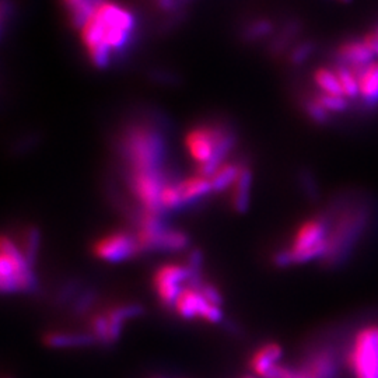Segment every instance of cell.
I'll use <instances>...</instances> for the list:
<instances>
[{
  "instance_id": "6da1fadb",
  "label": "cell",
  "mask_w": 378,
  "mask_h": 378,
  "mask_svg": "<svg viewBox=\"0 0 378 378\" xmlns=\"http://www.w3.org/2000/svg\"><path fill=\"white\" fill-rule=\"evenodd\" d=\"M133 30L135 17L126 7L111 0H98L93 14L80 28L82 42L95 68L105 69L111 62V52L123 49Z\"/></svg>"
},
{
  "instance_id": "7a4b0ae2",
  "label": "cell",
  "mask_w": 378,
  "mask_h": 378,
  "mask_svg": "<svg viewBox=\"0 0 378 378\" xmlns=\"http://www.w3.org/2000/svg\"><path fill=\"white\" fill-rule=\"evenodd\" d=\"M118 149L129 171L161 170L167 153L163 133L154 126L143 123L129 125L123 129Z\"/></svg>"
},
{
  "instance_id": "3957f363",
  "label": "cell",
  "mask_w": 378,
  "mask_h": 378,
  "mask_svg": "<svg viewBox=\"0 0 378 378\" xmlns=\"http://www.w3.org/2000/svg\"><path fill=\"white\" fill-rule=\"evenodd\" d=\"M0 288L4 294L31 293L37 288L32 267L27 262L21 248L7 236L0 241Z\"/></svg>"
},
{
  "instance_id": "277c9868",
  "label": "cell",
  "mask_w": 378,
  "mask_h": 378,
  "mask_svg": "<svg viewBox=\"0 0 378 378\" xmlns=\"http://www.w3.org/2000/svg\"><path fill=\"white\" fill-rule=\"evenodd\" d=\"M346 363L353 378H378V325L360 328L349 346Z\"/></svg>"
},
{
  "instance_id": "5b68a950",
  "label": "cell",
  "mask_w": 378,
  "mask_h": 378,
  "mask_svg": "<svg viewBox=\"0 0 378 378\" xmlns=\"http://www.w3.org/2000/svg\"><path fill=\"white\" fill-rule=\"evenodd\" d=\"M169 177L163 169L153 171H129L128 176V184L142 209L159 213H166L160 203V195Z\"/></svg>"
},
{
  "instance_id": "8992f818",
  "label": "cell",
  "mask_w": 378,
  "mask_h": 378,
  "mask_svg": "<svg viewBox=\"0 0 378 378\" xmlns=\"http://www.w3.org/2000/svg\"><path fill=\"white\" fill-rule=\"evenodd\" d=\"M93 254L101 261L118 264L136 257L140 254V251L135 234H129L126 231H115L95 241Z\"/></svg>"
},
{
  "instance_id": "52a82bcc",
  "label": "cell",
  "mask_w": 378,
  "mask_h": 378,
  "mask_svg": "<svg viewBox=\"0 0 378 378\" xmlns=\"http://www.w3.org/2000/svg\"><path fill=\"white\" fill-rule=\"evenodd\" d=\"M224 129L226 126L223 125H202L189 130L185 136V146L193 161L200 166L213 157L217 142Z\"/></svg>"
},
{
  "instance_id": "ba28073f",
  "label": "cell",
  "mask_w": 378,
  "mask_h": 378,
  "mask_svg": "<svg viewBox=\"0 0 378 378\" xmlns=\"http://www.w3.org/2000/svg\"><path fill=\"white\" fill-rule=\"evenodd\" d=\"M327 237H328V228H327L325 220L311 219L298 227L288 250H291L293 252L310 250L327 241Z\"/></svg>"
},
{
  "instance_id": "9c48e42d",
  "label": "cell",
  "mask_w": 378,
  "mask_h": 378,
  "mask_svg": "<svg viewBox=\"0 0 378 378\" xmlns=\"http://www.w3.org/2000/svg\"><path fill=\"white\" fill-rule=\"evenodd\" d=\"M310 378H336L338 376V360L336 355L324 349L312 353L304 365L300 367Z\"/></svg>"
},
{
  "instance_id": "30bf717a",
  "label": "cell",
  "mask_w": 378,
  "mask_h": 378,
  "mask_svg": "<svg viewBox=\"0 0 378 378\" xmlns=\"http://www.w3.org/2000/svg\"><path fill=\"white\" fill-rule=\"evenodd\" d=\"M143 311H145L143 307L139 305V304H125V305H121V307L111 308L109 311L105 312V317H106V321H108L111 345L118 342V339L121 338L123 324L128 319H133V318L142 315Z\"/></svg>"
},
{
  "instance_id": "8fae6325",
  "label": "cell",
  "mask_w": 378,
  "mask_h": 378,
  "mask_svg": "<svg viewBox=\"0 0 378 378\" xmlns=\"http://www.w3.org/2000/svg\"><path fill=\"white\" fill-rule=\"evenodd\" d=\"M338 56L343 62L345 66L349 68H360L366 66L370 62L376 61L373 51L363 41H348L342 44L338 49Z\"/></svg>"
},
{
  "instance_id": "7c38bea8",
  "label": "cell",
  "mask_w": 378,
  "mask_h": 378,
  "mask_svg": "<svg viewBox=\"0 0 378 378\" xmlns=\"http://www.w3.org/2000/svg\"><path fill=\"white\" fill-rule=\"evenodd\" d=\"M207 301L199 293V290L185 286L180 293L174 310L184 319L200 318Z\"/></svg>"
},
{
  "instance_id": "4fadbf2b",
  "label": "cell",
  "mask_w": 378,
  "mask_h": 378,
  "mask_svg": "<svg viewBox=\"0 0 378 378\" xmlns=\"http://www.w3.org/2000/svg\"><path fill=\"white\" fill-rule=\"evenodd\" d=\"M358 79L360 87V97L367 104L378 102V61H373L366 66L350 68Z\"/></svg>"
},
{
  "instance_id": "5bb4252c",
  "label": "cell",
  "mask_w": 378,
  "mask_h": 378,
  "mask_svg": "<svg viewBox=\"0 0 378 378\" xmlns=\"http://www.w3.org/2000/svg\"><path fill=\"white\" fill-rule=\"evenodd\" d=\"M282 348L278 343H267L262 348H260L252 359H251V367L260 377L265 378L272 367L278 365V362L282 358Z\"/></svg>"
},
{
  "instance_id": "9a60e30c",
  "label": "cell",
  "mask_w": 378,
  "mask_h": 378,
  "mask_svg": "<svg viewBox=\"0 0 378 378\" xmlns=\"http://www.w3.org/2000/svg\"><path fill=\"white\" fill-rule=\"evenodd\" d=\"M252 184V173L245 166H240V174L233 185L231 192V206L237 213H245L250 206V192Z\"/></svg>"
},
{
  "instance_id": "2e32d148",
  "label": "cell",
  "mask_w": 378,
  "mask_h": 378,
  "mask_svg": "<svg viewBox=\"0 0 378 378\" xmlns=\"http://www.w3.org/2000/svg\"><path fill=\"white\" fill-rule=\"evenodd\" d=\"M95 341L92 334H73V332H51L44 336V343L49 348H85L93 345Z\"/></svg>"
},
{
  "instance_id": "e0dca14e",
  "label": "cell",
  "mask_w": 378,
  "mask_h": 378,
  "mask_svg": "<svg viewBox=\"0 0 378 378\" xmlns=\"http://www.w3.org/2000/svg\"><path fill=\"white\" fill-rule=\"evenodd\" d=\"M178 189H180L184 206L192 205L213 192L210 180L200 177V176H193L183 181H178Z\"/></svg>"
},
{
  "instance_id": "ac0fdd59",
  "label": "cell",
  "mask_w": 378,
  "mask_h": 378,
  "mask_svg": "<svg viewBox=\"0 0 378 378\" xmlns=\"http://www.w3.org/2000/svg\"><path fill=\"white\" fill-rule=\"evenodd\" d=\"M189 245V237L180 230L166 228L157 240L156 250L159 252H180L187 250Z\"/></svg>"
},
{
  "instance_id": "d6986e66",
  "label": "cell",
  "mask_w": 378,
  "mask_h": 378,
  "mask_svg": "<svg viewBox=\"0 0 378 378\" xmlns=\"http://www.w3.org/2000/svg\"><path fill=\"white\" fill-rule=\"evenodd\" d=\"M190 278L188 268L183 265H176V264H167L160 267L154 276H153V284L161 286V284H183L188 282Z\"/></svg>"
},
{
  "instance_id": "ffe728a7",
  "label": "cell",
  "mask_w": 378,
  "mask_h": 378,
  "mask_svg": "<svg viewBox=\"0 0 378 378\" xmlns=\"http://www.w3.org/2000/svg\"><path fill=\"white\" fill-rule=\"evenodd\" d=\"M240 174V166L234 163H223L214 174L209 178L213 192L220 193L226 189L233 188Z\"/></svg>"
},
{
  "instance_id": "44dd1931",
  "label": "cell",
  "mask_w": 378,
  "mask_h": 378,
  "mask_svg": "<svg viewBox=\"0 0 378 378\" xmlns=\"http://www.w3.org/2000/svg\"><path fill=\"white\" fill-rule=\"evenodd\" d=\"M314 82L325 94L345 95L336 71L328 68H319L314 72Z\"/></svg>"
},
{
  "instance_id": "7402d4cb",
  "label": "cell",
  "mask_w": 378,
  "mask_h": 378,
  "mask_svg": "<svg viewBox=\"0 0 378 378\" xmlns=\"http://www.w3.org/2000/svg\"><path fill=\"white\" fill-rule=\"evenodd\" d=\"M160 203L164 212H170V210H177L184 207V202L178 189V183H173L171 180H169L164 187L161 189V195H160Z\"/></svg>"
},
{
  "instance_id": "603a6c76",
  "label": "cell",
  "mask_w": 378,
  "mask_h": 378,
  "mask_svg": "<svg viewBox=\"0 0 378 378\" xmlns=\"http://www.w3.org/2000/svg\"><path fill=\"white\" fill-rule=\"evenodd\" d=\"M39 245H41V233L37 227H30L24 236V241H23V254L27 260V262L34 267L35 261H37V255L39 251Z\"/></svg>"
},
{
  "instance_id": "cb8c5ba5",
  "label": "cell",
  "mask_w": 378,
  "mask_h": 378,
  "mask_svg": "<svg viewBox=\"0 0 378 378\" xmlns=\"http://www.w3.org/2000/svg\"><path fill=\"white\" fill-rule=\"evenodd\" d=\"M336 73L339 76L341 85H342V90L346 98H356L358 95H360V87H359V79L356 76V73L349 68V66H338Z\"/></svg>"
},
{
  "instance_id": "d4e9b609",
  "label": "cell",
  "mask_w": 378,
  "mask_h": 378,
  "mask_svg": "<svg viewBox=\"0 0 378 378\" xmlns=\"http://www.w3.org/2000/svg\"><path fill=\"white\" fill-rule=\"evenodd\" d=\"M90 329L95 341L104 345H111L109 342V329L105 314H97L90 319Z\"/></svg>"
},
{
  "instance_id": "484cf974",
  "label": "cell",
  "mask_w": 378,
  "mask_h": 378,
  "mask_svg": "<svg viewBox=\"0 0 378 378\" xmlns=\"http://www.w3.org/2000/svg\"><path fill=\"white\" fill-rule=\"evenodd\" d=\"M329 114L331 112H343L348 108V98L345 95L325 94L319 93L314 97Z\"/></svg>"
},
{
  "instance_id": "4316f807",
  "label": "cell",
  "mask_w": 378,
  "mask_h": 378,
  "mask_svg": "<svg viewBox=\"0 0 378 378\" xmlns=\"http://www.w3.org/2000/svg\"><path fill=\"white\" fill-rule=\"evenodd\" d=\"M305 112L317 123H325L329 118V112L315 98L305 102Z\"/></svg>"
},
{
  "instance_id": "83f0119b",
  "label": "cell",
  "mask_w": 378,
  "mask_h": 378,
  "mask_svg": "<svg viewBox=\"0 0 378 378\" xmlns=\"http://www.w3.org/2000/svg\"><path fill=\"white\" fill-rule=\"evenodd\" d=\"M197 290H199V293L203 295V298H205L207 303L221 307V304H223V297H221L220 291H219L213 284H207V282H202V284L199 286Z\"/></svg>"
},
{
  "instance_id": "f1b7e54d",
  "label": "cell",
  "mask_w": 378,
  "mask_h": 378,
  "mask_svg": "<svg viewBox=\"0 0 378 378\" xmlns=\"http://www.w3.org/2000/svg\"><path fill=\"white\" fill-rule=\"evenodd\" d=\"M223 311L219 305H214V304H210L207 303L202 315H200V319L206 321V322H210V324H217L223 319Z\"/></svg>"
},
{
  "instance_id": "f546056e",
  "label": "cell",
  "mask_w": 378,
  "mask_h": 378,
  "mask_svg": "<svg viewBox=\"0 0 378 378\" xmlns=\"http://www.w3.org/2000/svg\"><path fill=\"white\" fill-rule=\"evenodd\" d=\"M95 300V293L93 290H87L83 294H80V297H78V301L73 305V310L76 314H82L86 310H89Z\"/></svg>"
},
{
  "instance_id": "4dcf8cb0",
  "label": "cell",
  "mask_w": 378,
  "mask_h": 378,
  "mask_svg": "<svg viewBox=\"0 0 378 378\" xmlns=\"http://www.w3.org/2000/svg\"><path fill=\"white\" fill-rule=\"evenodd\" d=\"M312 52V45L311 44H303L300 45L298 48H295L293 51V55H291V62L293 63H303Z\"/></svg>"
},
{
  "instance_id": "1f68e13d",
  "label": "cell",
  "mask_w": 378,
  "mask_h": 378,
  "mask_svg": "<svg viewBox=\"0 0 378 378\" xmlns=\"http://www.w3.org/2000/svg\"><path fill=\"white\" fill-rule=\"evenodd\" d=\"M272 25L271 23L268 21H260V23H255L252 24L250 28H248V35L251 38H257V37H262L265 34H268L271 31Z\"/></svg>"
},
{
  "instance_id": "d6a6232c",
  "label": "cell",
  "mask_w": 378,
  "mask_h": 378,
  "mask_svg": "<svg viewBox=\"0 0 378 378\" xmlns=\"http://www.w3.org/2000/svg\"><path fill=\"white\" fill-rule=\"evenodd\" d=\"M365 42L369 45V48L373 51L374 56L378 58V35L376 32H370L365 37Z\"/></svg>"
},
{
  "instance_id": "836d02e7",
  "label": "cell",
  "mask_w": 378,
  "mask_h": 378,
  "mask_svg": "<svg viewBox=\"0 0 378 378\" xmlns=\"http://www.w3.org/2000/svg\"><path fill=\"white\" fill-rule=\"evenodd\" d=\"M157 3L163 10H170L176 6V0H157Z\"/></svg>"
},
{
  "instance_id": "e575fe53",
  "label": "cell",
  "mask_w": 378,
  "mask_h": 378,
  "mask_svg": "<svg viewBox=\"0 0 378 378\" xmlns=\"http://www.w3.org/2000/svg\"><path fill=\"white\" fill-rule=\"evenodd\" d=\"M62 1H63V4H65V6L69 8V11H71V10H73L75 7H78L83 0H62Z\"/></svg>"
},
{
  "instance_id": "d590c367",
  "label": "cell",
  "mask_w": 378,
  "mask_h": 378,
  "mask_svg": "<svg viewBox=\"0 0 378 378\" xmlns=\"http://www.w3.org/2000/svg\"><path fill=\"white\" fill-rule=\"evenodd\" d=\"M243 378H255V377H252V376H245V377H243Z\"/></svg>"
},
{
  "instance_id": "8d00e7d4",
  "label": "cell",
  "mask_w": 378,
  "mask_h": 378,
  "mask_svg": "<svg viewBox=\"0 0 378 378\" xmlns=\"http://www.w3.org/2000/svg\"><path fill=\"white\" fill-rule=\"evenodd\" d=\"M342 1H345V3H348V1H350V0H342Z\"/></svg>"
},
{
  "instance_id": "74e56055",
  "label": "cell",
  "mask_w": 378,
  "mask_h": 378,
  "mask_svg": "<svg viewBox=\"0 0 378 378\" xmlns=\"http://www.w3.org/2000/svg\"><path fill=\"white\" fill-rule=\"evenodd\" d=\"M376 34H377V35H378V28H377V30H376Z\"/></svg>"
}]
</instances>
